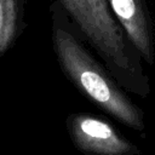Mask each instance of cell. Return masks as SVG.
<instances>
[{
    "mask_svg": "<svg viewBox=\"0 0 155 155\" xmlns=\"http://www.w3.org/2000/svg\"><path fill=\"white\" fill-rule=\"evenodd\" d=\"M51 44L57 63L70 84L102 111L137 131L145 130L143 110L128 97L56 0L48 7Z\"/></svg>",
    "mask_w": 155,
    "mask_h": 155,
    "instance_id": "cell-1",
    "label": "cell"
},
{
    "mask_svg": "<svg viewBox=\"0 0 155 155\" xmlns=\"http://www.w3.org/2000/svg\"><path fill=\"white\" fill-rule=\"evenodd\" d=\"M88 46L130 93L147 98L150 81L143 58L128 39L108 0H56Z\"/></svg>",
    "mask_w": 155,
    "mask_h": 155,
    "instance_id": "cell-2",
    "label": "cell"
},
{
    "mask_svg": "<svg viewBox=\"0 0 155 155\" xmlns=\"http://www.w3.org/2000/svg\"><path fill=\"white\" fill-rule=\"evenodd\" d=\"M65 128L74 147L85 155H139V148L109 121L88 113H71Z\"/></svg>",
    "mask_w": 155,
    "mask_h": 155,
    "instance_id": "cell-3",
    "label": "cell"
},
{
    "mask_svg": "<svg viewBox=\"0 0 155 155\" xmlns=\"http://www.w3.org/2000/svg\"><path fill=\"white\" fill-rule=\"evenodd\" d=\"M128 39L144 63H155L154 21L147 0H108Z\"/></svg>",
    "mask_w": 155,
    "mask_h": 155,
    "instance_id": "cell-4",
    "label": "cell"
},
{
    "mask_svg": "<svg viewBox=\"0 0 155 155\" xmlns=\"http://www.w3.org/2000/svg\"><path fill=\"white\" fill-rule=\"evenodd\" d=\"M24 0H0V57L6 54L24 30Z\"/></svg>",
    "mask_w": 155,
    "mask_h": 155,
    "instance_id": "cell-5",
    "label": "cell"
}]
</instances>
